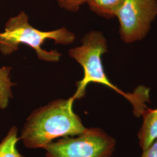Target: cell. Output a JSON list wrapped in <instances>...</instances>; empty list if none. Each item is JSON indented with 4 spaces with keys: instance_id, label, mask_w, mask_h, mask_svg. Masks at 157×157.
Returning <instances> with one entry per match:
<instances>
[{
    "instance_id": "7a4b0ae2",
    "label": "cell",
    "mask_w": 157,
    "mask_h": 157,
    "mask_svg": "<svg viewBox=\"0 0 157 157\" xmlns=\"http://www.w3.org/2000/svg\"><path fill=\"white\" fill-rule=\"evenodd\" d=\"M82 45L71 48L69 54L83 67V78L76 82V90L71 98L73 101L79 100L86 95V88L90 83L105 86L122 95L131 103L133 112L140 117L147 107L149 101V89L140 86L134 93H126L113 84L104 71L102 56L107 52V40L101 32L91 31L84 35L82 40Z\"/></svg>"
},
{
    "instance_id": "52a82bcc",
    "label": "cell",
    "mask_w": 157,
    "mask_h": 157,
    "mask_svg": "<svg viewBox=\"0 0 157 157\" xmlns=\"http://www.w3.org/2000/svg\"><path fill=\"white\" fill-rule=\"evenodd\" d=\"M19 140L18 128L13 125L0 141V157H23L17 147Z\"/></svg>"
},
{
    "instance_id": "8fae6325",
    "label": "cell",
    "mask_w": 157,
    "mask_h": 157,
    "mask_svg": "<svg viewBox=\"0 0 157 157\" xmlns=\"http://www.w3.org/2000/svg\"><path fill=\"white\" fill-rule=\"evenodd\" d=\"M141 157H157V139L144 150Z\"/></svg>"
},
{
    "instance_id": "277c9868",
    "label": "cell",
    "mask_w": 157,
    "mask_h": 157,
    "mask_svg": "<svg viewBox=\"0 0 157 157\" xmlns=\"http://www.w3.org/2000/svg\"><path fill=\"white\" fill-rule=\"evenodd\" d=\"M115 145V140L105 131L93 128L53 141L44 150L45 157H112Z\"/></svg>"
},
{
    "instance_id": "30bf717a",
    "label": "cell",
    "mask_w": 157,
    "mask_h": 157,
    "mask_svg": "<svg viewBox=\"0 0 157 157\" xmlns=\"http://www.w3.org/2000/svg\"><path fill=\"white\" fill-rule=\"evenodd\" d=\"M58 4L63 9L70 12H76L80 7L89 0H56Z\"/></svg>"
},
{
    "instance_id": "5b68a950",
    "label": "cell",
    "mask_w": 157,
    "mask_h": 157,
    "mask_svg": "<svg viewBox=\"0 0 157 157\" xmlns=\"http://www.w3.org/2000/svg\"><path fill=\"white\" fill-rule=\"evenodd\" d=\"M157 16V0H124L117 11L121 38L126 43L144 39Z\"/></svg>"
},
{
    "instance_id": "9c48e42d",
    "label": "cell",
    "mask_w": 157,
    "mask_h": 157,
    "mask_svg": "<svg viewBox=\"0 0 157 157\" xmlns=\"http://www.w3.org/2000/svg\"><path fill=\"white\" fill-rule=\"evenodd\" d=\"M11 67H0V109L4 110L8 106L13 98L12 88L15 84L12 83L10 77Z\"/></svg>"
},
{
    "instance_id": "8992f818",
    "label": "cell",
    "mask_w": 157,
    "mask_h": 157,
    "mask_svg": "<svg viewBox=\"0 0 157 157\" xmlns=\"http://www.w3.org/2000/svg\"><path fill=\"white\" fill-rule=\"evenodd\" d=\"M143 122L138 133L139 144L143 150L157 139V108H146L142 114Z\"/></svg>"
},
{
    "instance_id": "ba28073f",
    "label": "cell",
    "mask_w": 157,
    "mask_h": 157,
    "mask_svg": "<svg viewBox=\"0 0 157 157\" xmlns=\"http://www.w3.org/2000/svg\"><path fill=\"white\" fill-rule=\"evenodd\" d=\"M124 0H89L90 10L100 17L111 19L115 17L117 11Z\"/></svg>"
},
{
    "instance_id": "6da1fadb",
    "label": "cell",
    "mask_w": 157,
    "mask_h": 157,
    "mask_svg": "<svg viewBox=\"0 0 157 157\" xmlns=\"http://www.w3.org/2000/svg\"><path fill=\"white\" fill-rule=\"evenodd\" d=\"M73 101L58 99L34 109L19 136L28 149L43 148L56 139L79 135L86 128L73 111Z\"/></svg>"
},
{
    "instance_id": "3957f363",
    "label": "cell",
    "mask_w": 157,
    "mask_h": 157,
    "mask_svg": "<svg viewBox=\"0 0 157 157\" xmlns=\"http://www.w3.org/2000/svg\"><path fill=\"white\" fill-rule=\"evenodd\" d=\"M49 39L54 40L55 44L69 45L75 41V36L65 28L49 32L34 28L29 24L28 15L21 11L8 19L4 32L0 33V51L3 55H10L17 50L20 44H25L36 51L40 59L57 62L61 56L58 51H47L41 47L45 40Z\"/></svg>"
}]
</instances>
